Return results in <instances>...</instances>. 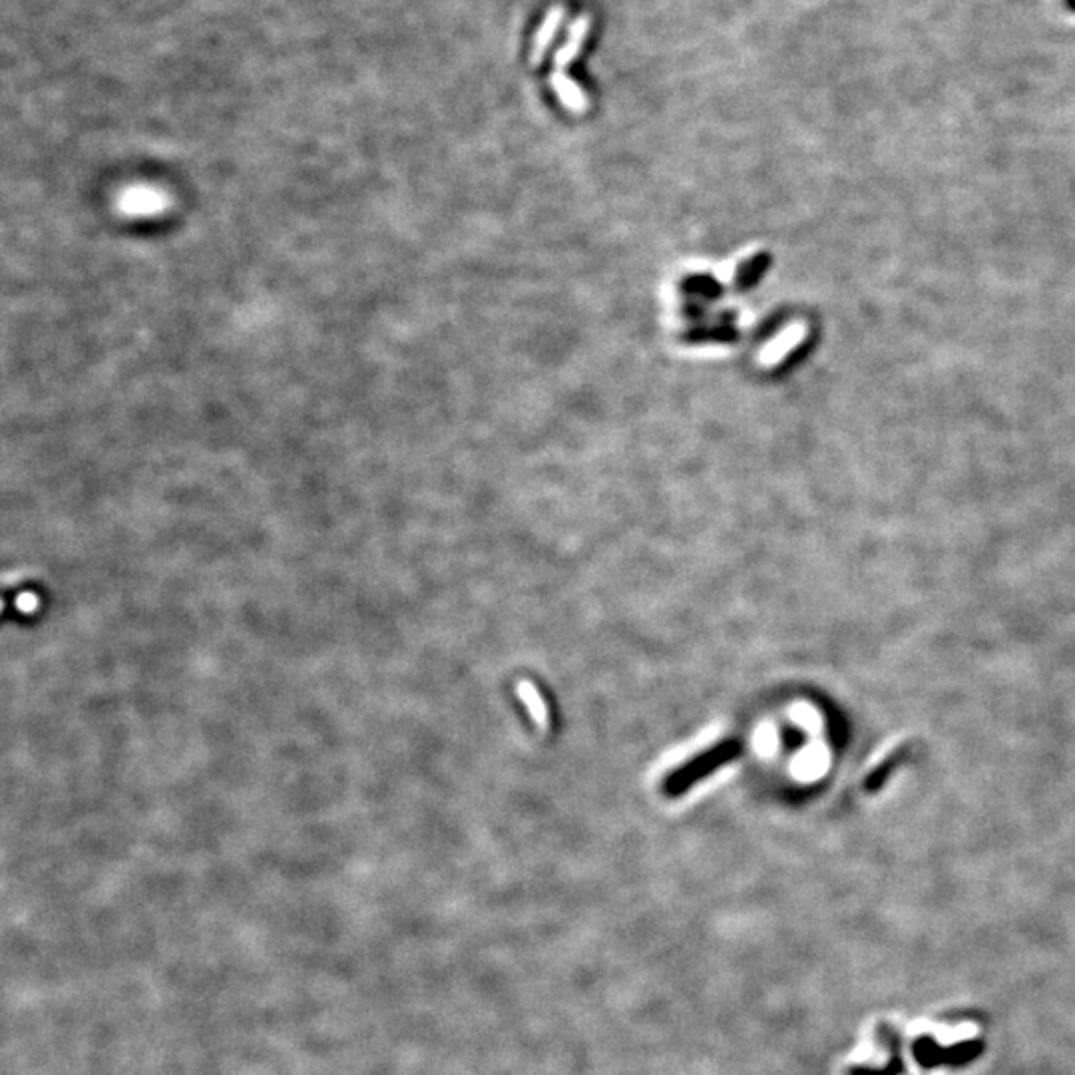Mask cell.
I'll return each mask as SVG.
<instances>
[{"mask_svg":"<svg viewBox=\"0 0 1075 1075\" xmlns=\"http://www.w3.org/2000/svg\"><path fill=\"white\" fill-rule=\"evenodd\" d=\"M562 18V6H556V10L550 14L548 22L542 26V30L538 32V38H536V48H534V62H538L546 50V46L550 44L556 28H558V22Z\"/></svg>","mask_w":1075,"mask_h":1075,"instance_id":"obj_4","label":"cell"},{"mask_svg":"<svg viewBox=\"0 0 1075 1075\" xmlns=\"http://www.w3.org/2000/svg\"><path fill=\"white\" fill-rule=\"evenodd\" d=\"M908 751H910V747H908V745H902V747L894 749V751H892L880 765H876V767L868 773V777L864 779V783H862L864 791H868V793L878 791V789L884 785V781L890 777V773H892V771L906 759Z\"/></svg>","mask_w":1075,"mask_h":1075,"instance_id":"obj_2","label":"cell"},{"mask_svg":"<svg viewBox=\"0 0 1075 1075\" xmlns=\"http://www.w3.org/2000/svg\"><path fill=\"white\" fill-rule=\"evenodd\" d=\"M743 751V745L741 741L737 739H727L723 743H719L717 747H711L709 751L697 755L695 759H691L689 763L681 765L679 769H675L665 781H663V795L665 797H679L683 795L685 791H689L695 783H699L701 779L709 777L713 771L721 769L723 765L735 761Z\"/></svg>","mask_w":1075,"mask_h":1075,"instance_id":"obj_1","label":"cell"},{"mask_svg":"<svg viewBox=\"0 0 1075 1075\" xmlns=\"http://www.w3.org/2000/svg\"><path fill=\"white\" fill-rule=\"evenodd\" d=\"M520 697L524 699V703L528 705L532 717L542 725L546 727L548 725V711H546V703L544 699L540 697V693L534 689V685L530 683H520Z\"/></svg>","mask_w":1075,"mask_h":1075,"instance_id":"obj_3","label":"cell"}]
</instances>
